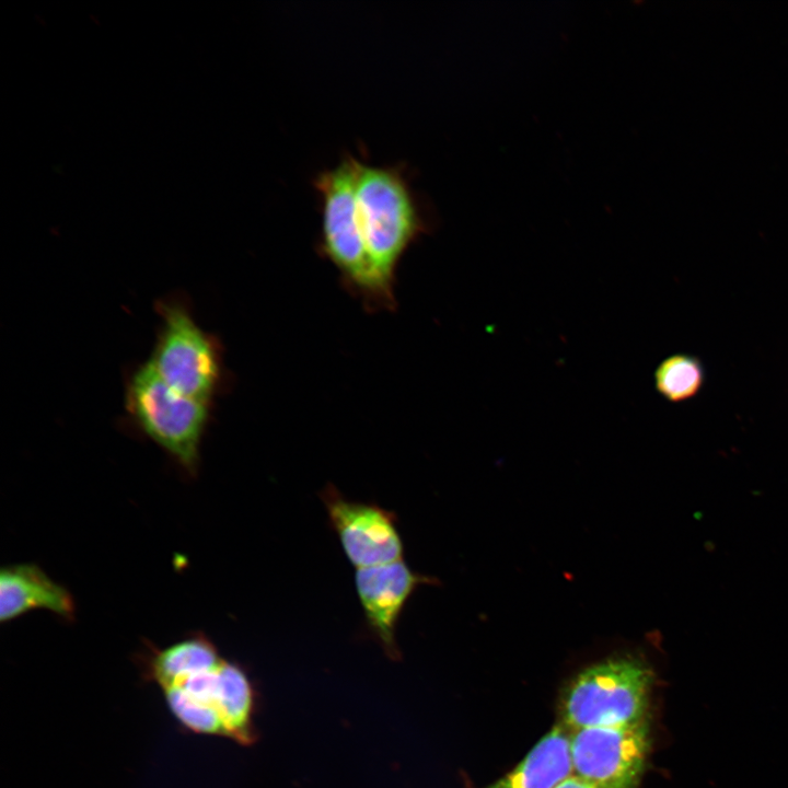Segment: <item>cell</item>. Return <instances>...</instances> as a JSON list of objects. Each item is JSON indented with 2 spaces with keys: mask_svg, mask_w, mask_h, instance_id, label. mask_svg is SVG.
Returning a JSON list of instances; mask_svg holds the SVG:
<instances>
[{
  "mask_svg": "<svg viewBox=\"0 0 788 788\" xmlns=\"http://www.w3.org/2000/svg\"><path fill=\"white\" fill-rule=\"evenodd\" d=\"M359 227L373 270L390 292L394 268L428 219L403 162L376 165L357 158Z\"/></svg>",
  "mask_w": 788,
  "mask_h": 788,
  "instance_id": "obj_1",
  "label": "cell"
},
{
  "mask_svg": "<svg viewBox=\"0 0 788 788\" xmlns=\"http://www.w3.org/2000/svg\"><path fill=\"white\" fill-rule=\"evenodd\" d=\"M127 413L137 428L162 448L189 476L199 466L200 445L209 405L189 398L166 384L149 360L127 379Z\"/></svg>",
  "mask_w": 788,
  "mask_h": 788,
  "instance_id": "obj_2",
  "label": "cell"
},
{
  "mask_svg": "<svg viewBox=\"0 0 788 788\" xmlns=\"http://www.w3.org/2000/svg\"><path fill=\"white\" fill-rule=\"evenodd\" d=\"M653 683L654 672L641 658H609L571 681L563 698V719L576 730L647 720Z\"/></svg>",
  "mask_w": 788,
  "mask_h": 788,
  "instance_id": "obj_3",
  "label": "cell"
},
{
  "mask_svg": "<svg viewBox=\"0 0 788 788\" xmlns=\"http://www.w3.org/2000/svg\"><path fill=\"white\" fill-rule=\"evenodd\" d=\"M160 325L149 362L176 392L210 403L220 380L219 350L182 298L158 301Z\"/></svg>",
  "mask_w": 788,
  "mask_h": 788,
  "instance_id": "obj_4",
  "label": "cell"
},
{
  "mask_svg": "<svg viewBox=\"0 0 788 788\" xmlns=\"http://www.w3.org/2000/svg\"><path fill=\"white\" fill-rule=\"evenodd\" d=\"M357 158L345 152L336 165L324 167L312 177L322 212V247L358 287L384 296L389 291L373 270L359 227Z\"/></svg>",
  "mask_w": 788,
  "mask_h": 788,
  "instance_id": "obj_5",
  "label": "cell"
},
{
  "mask_svg": "<svg viewBox=\"0 0 788 788\" xmlns=\"http://www.w3.org/2000/svg\"><path fill=\"white\" fill-rule=\"evenodd\" d=\"M650 746L647 720L578 729L570 738L572 770L596 788H638Z\"/></svg>",
  "mask_w": 788,
  "mask_h": 788,
  "instance_id": "obj_6",
  "label": "cell"
},
{
  "mask_svg": "<svg viewBox=\"0 0 788 788\" xmlns=\"http://www.w3.org/2000/svg\"><path fill=\"white\" fill-rule=\"evenodd\" d=\"M321 499L347 558L357 569L402 559L404 546L393 512L375 503L350 500L331 484Z\"/></svg>",
  "mask_w": 788,
  "mask_h": 788,
  "instance_id": "obj_7",
  "label": "cell"
},
{
  "mask_svg": "<svg viewBox=\"0 0 788 788\" xmlns=\"http://www.w3.org/2000/svg\"><path fill=\"white\" fill-rule=\"evenodd\" d=\"M426 583L430 579L414 572L404 559L356 571L355 586L367 626L393 660L401 657L396 642L399 617L415 590Z\"/></svg>",
  "mask_w": 788,
  "mask_h": 788,
  "instance_id": "obj_8",
  "label": "cell"
},
{
  "mask_svg": "<svg viewBox=\"0 0 788 788\" xmlns=\"http://www.w3.org/2000/svg\"><path fill=\"white\" fill-rule=\"evenodd\" d=\"M33 610H46L63 621L76 615L70 591L32 563L11 564L0 572V621L10 622Z\"/></svg>",
  "mask_w": 788,
  "mask_h": 788,
  "instance_id": "obj_9",
  "label": "cell"
},
{
  "mask_svg": "<svg viewBox=\"0 0 788 788\" xmlns=\"http://www.w3.org/2000/svg\"><path fill=\"white\" fill-rule=\"evenodd\" d=\"M138 660L142 677L161 688L179 677L212 668L222 658L207 636L194 633L164 648L148 644Z\"/></svg>",
  "mask_w": 788,
  "mask_h": 788,
  "instance_id": "obj_10",
  "label": "cell"
},
{
  "mask_svg": "<svg viewBox=\"0 0 788 788\" xmlns=\"http://www.w3.org/2000/svg\"><path fill=\"white\" fill-rule=\"evenodd\" d=\"M571 770L570 738L555 727L512 770L485 788H554Z\"/></svg>",
  "mask_w": 788,
  "mask_h": 788,
  "instance_id": "obj_11",
  "label": "cell"
},
{
  "mask_svg": "<svg viewBox=\"0 0 788 788\" xmlns=\"http://www.w3.org/2000/svg\"><path fill=\"white\" fill-rule=\"evenodd\" d=\"M217 707L227 738L243 745L255 742V690L245 669L237 662L223 659L219 667Z\"/></svg>",
  "mask_w": 788,
  "mask_h": 788,
  "instance_id": "obj_12",
  "label": "cell"
},
{
  "mask_svg": "<svg viewBox=\"0 0 788 788\" xmlns=\"http://www.w3.org/2000/svg\"><path fill=\"white\" fill-rule=\"evenodd\" d=\"M657 393L670 403H682L696 396L705 383L702 360L691 354H673L664 358L653 372Z\"/></svg>",
  "mask_w": 788,
  "mask_h": 788,
  "instance_id": "obj_13",
  "label": "cell"
},
{
  "mask_svg": "<svg viewBox=\"0 0 788 788\" xmlns=\"http://www.w3.org/2000/svg\"><path fill=\"white\" fill-rule=\"evenodd\" d=\"M554 788H596V787L576 775H570Z\"/></svg>",
  "mask_w": 788,
  "mask_h": 788,
  "instance_id": "obj_14",
  "label": "cell"
}]
</instances>
